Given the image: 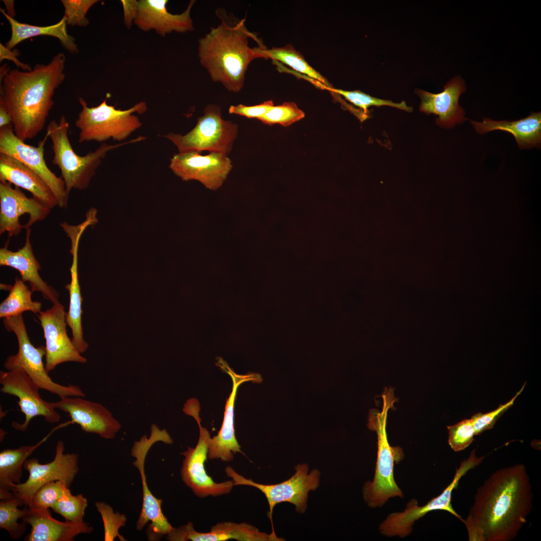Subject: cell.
<instances>
[{"label":"cell","instance_id":"cell-1","mask_svg":"<svg viewBox=\"0 0 541 541\" xmlns=\"http://www.w3.org/2000/svg\"><path fill=\"white\" fill-rule=\"evenodd\" d=\"M530 478L522 463L494 472L480 486L466 519L469 540L510 541L532 508Z\"/></svg>","mask_w":541,"mask_h":541},{"label":"cell","instance_id":"cell-2","mask_svg":"<svg viewBox=\"0 0 541 541\" xmlns=\"http://www.w3.org/2000/svg\"><path fill=\"white\" fill-rule=\"evenodd\" d=\"M66 57L57 54L47 65L30 71H9L1 80L0 104L13 120L16 135L25 142L44 128L54 102L55 91L63 83Z\"/></svg>","mask_w":541,"mask_h":541},{"label":"cell","instance_id":"cell-3","mask_svg":"<svg viewBox=\"0 0 541 541\" xmlns=\"http://www.w3.org/2000/svg\"><path fill=\"white\" fill-rule=\"evenodd\" d=\"M245 22L243 19L231 24L222 21L198 41L200 64L213 81L221 83L233 92H238L243 88L248 66L257 59L254 48L248 45V39H253L259 47H264L248 30Z\"/></svg>","mask_w":541,"mask_h":541},{"label":"cell","instance_id":"cell-4","mask_svg":"<svg viewBox=\"0 0 541 541\" xmlns=\"http://www.w3.org/2000/svg\"><path fill=\"white\" fill-rule=\"evenodd\" d=\"M381 396L383 405L381 411L376 409L370 410L368 428L376 432L377 435V457L373 481L366 482L362 492L364 499L372 508L381 507L391 497H403V493L396 484L394 476L395 463L404 457L402 448L391 446L388 440L386 424L388 413L394 408L398 400L391 387H385Z\"/></svg>","mask_w":541,"mask_h":541},{"label":"cell","instance_id":"cell-5","mask_svg":"<svg viewBox=\"0 0 541 541\" xmlns=\"http://www.w3.org/2000/svg\"><path fill=\"white\" fill-rule=\"evenodd\" d=\"M69 129V122L63 115L59 121L52 120L49 123L46 132L52 141V163L60 169L69 196L72 189L82 190L87 188L97 169L109 152L146 139L145 137L138 136L116 144L102 143L94 151L80 156L72 147L68 136Z\"/></svg>","mask_w":541,"mask_h":541},{"label":"cell","instance_id":"cell-6","mask_svg":"<svg viewBox=\"0 0 541 541\" xmlns=\"http://www.w3.org/2000/svg\"><path fill=\"white\" fill-rule=\"evenodd\" d=\"M108 94L96 107H89L82 97L79 98L81 110L75 125L79 130L80 143L95 141L104 142L109 139L122 141L142 126L135 113L141 114L147 110L145 102H140L126 110L116 109L107 104Z\"/></svg>","mask_w":541,"mask_h":541},{"label":"cell","instance_id":"cell-7","mask_svg":"<svg viewBox=\"0 0 541 541\" xmlns=\"http://www.w3.org/2000/svg\"><path fill=\"white\" fill-rule=\"evenodd\" d=\"M6 329L13 332L18 343V351L9 356L4 364L6 370L20 368L23 370L40 389L56 394L60 398L66 397H85L82 389L76 385L65 386L52 380L48 374L43 359L46 354L45 346L35 347L28 335L22 314L4 318Z\"/></svg>","mask_w":541,"mask_h":541},{"label":"cell","instance_id":"cell-8","mask_svg":"<svg viewBox=\"0 0 541 541\" xmlns=\"http://www.w3.org/2000/svg\"><path fill=\"white\" fill-rule=\"evenodd\" d=\"M237 129L236 124L222 118L219 106L210 105L188 133L184 135L169 133L163 136L177 147L179 153L208 151L227 155L236 137Z\"/></svg>","mask_w":541,"mask_h":541},{"label":"cell","instance_id":"cell-9","mask_svg":"<svg viewBox=\"0 0 541 541\" xmlns=\"http://www.w3.org/2000/svg\"><path fill=\"white\" fill-rule=\"evenodd\" d=\"M200 409L199 403L194 398L188 399L183 408V411L186 414L193 417L196 420L199 435L195 447H188L187 450L182 453L184 459L181 476L185 484L198 497L203 498L209 495L216 496L227 494L234 486L233 480L216 483L208 475L205 469L211 438L208 430L201 425Z\"/></svg>","mask_w":541,"mask_h":541},{"label":"cell","instance_id":"cell-10","mask_svg":"<svg viewBox=\"0 0 541 541\" xmlns=\"http://www.w3.org/2000/svg\"><path fill=\"white\" fill-rule=\"evenodd\" d=\"M295 473L289 479L277 484H263L247 479L237 473L230 466H227L225 472L232 478L234 485L253 486L265 495L269 505L267 515L272 524L273 532H275L273 524V512L275 506L282 502L294 504L297 512L304 513L307 508L309 492L319 487L321 473L315 469L309 472L307 464H299L295 467Z\"/></svg>","mask_w":541,"mask_h":541},{"label":"cell","instance_id":"cell-11","mask_svg":"<svg viewBox=\"0 0 541 541\" xmlns=\"http://www.w3.org/2000/svg\"><path fill=\"white\" fill-rule=\"evenodd\" d=\"M159 441L168 444L173 443L172 439L165 429H160L156 425L153 424L150 436L147 437L144 435L139 441H135L131 451V455L136 458L133 464L139 470L143 489L142 506L136 528L141 530L150 522L147 531L149 540H158L163 535H167L173 528L162 511V500L156 498L151 493L145 474L144 464L147 454L152 446Z\"/></svg>","mask_w":541,"mask_h":541},{"label":"cell","instance_id":"cell-12","mask_svg":"<svg viewBox=\"0 0 541 541\" xmlns=\"http://www.w3.org/2000/svg\"><path fill=\"white\" fill-rule=\"evenodd\" d=\"M63 441L59 440L56 446L54 459L46 464H41L35 458L27 459L24 468L29 472L28 479L23 483L14 484L11 489L16 496L22 499L25 505L30 506L35 493L44 484L61 480L70 488L79 471L77 453H65Z\"/></svg>","mask_w":541,"mask_h":541},{"label":"cell","instance_id":"cell-13","mask_svg":"<svg viewBox=\"0 0 541 541\" xmlns=\"http://www.w3.org/2000/svg\"><path fill=\"white\" fill-rule=\"evenodd\" d=\"M0 383L2 392L18 397L20 410L25 415L23 423H12V427L16 430L26 431L32 419L38 416H43L50 423L59 422L61 416L53 402L41 398L39 392L40 388L23 370L16 368L1 371Z\"/></svg>","mask_w":541,"mask_h":541},{"label":"cell","instance_id":"cell-14","mask_svg":"<svg viewBox=\"0 0 541 541\" xmlns=\"http://www.w3.org/2000/svg\"><path fill=\"white\" fill-rule=\"evenodd\" d=\"M46 133L38 146L28 145L15 134L13 124L0 128V153L15 158L39 175L47 184L60 208H67L69 195L62 177H58L48 167L44 158Z\"/></svg>","mask_w":541,"mask_h":541},{"label":"cell","instance_id":"cell-15","mask_svg":"<svg viewBox=\"0 0 541 541\" xmlns=\"http://www.w3.org/2000/svg\"><path fill=\"white\" fill-rule=\"evenodd\" d=\"M51 209L33 197H27L20 188L0 182L1 235L7 232L9 237L18 235L23 228L44 220Z\"/></svg>","mask_w":541,"mask_h":541},{"label":"cell","instance_id":"cell-16","mask_svg":"<svg viewBox=\"0 0 541 541\" xmlns=\"http://www.w3.org/2000/svg\"><path fill=\"white\" fill-rule=\"evenodd\" d=\"M232 165L227 155L210 152L179 153L170 159L169 168L183 181L195 180L210 190H216L226 179Z\"/></svg>","mask_w":541,"mask_h":541},{"label":"cell","instance_id":"cell-17","mask_svg":"<svg viewBox=\"0 0 541 541\" xmlns=\"http://www.w3.org/2000/svg\"><path fill=\"white\" fill-rule=\"evenodd\" d=\"M66 313L64 307L59 302L38 315L46 341L45 367L48 372L63 363L87 362L68 335Z\"/></svg>","mask_w":541,"mask_h":541},{"label":"cell","instance_id":"cell-18","mask_svg":"<svg viewBox=\"0 0 541 541\" xmlns=\"http://www.w3.org/2000/svg\"><path fill=\"white\" fill-rule=\"evenodd\" d=\"M53 404L68 414L71 422L78 424L83 431L98 434L105 439L114 438L121 427L106 407L84 397H63Z\"/></svg>","mask_w":541,"mask_h":541},{"label":"cell","instance_id":"cell-19","mask_svg":"<svg viewBox=\"0 0 541 541\" xmlns=\"http://www.w3.org/2000/svg\"><path fill=\"white\" fill-rule=\"evenodd\" d=\"M461 478V474L455 473L452 481L441 493L425 505L419 506L417 500L412 499L407 504L404 511L390 514L379 526L381 533L387 536L405 537L411 532L416 520L434 510L447 511L462 521V517L453 509L451 504L452 491L458 487Z\"/></svg>","mask_w":541,"mask_h":541},{"label":"cell","instance_id":"cell-20","mask_svg":"<svg viewBox=\"0 0 541 541\" xmlns=\"http://www.w3.org/2000/svg\"><path fill=\"white\" fill-rule=\"evenodd\" d=\"M219 367L230 376L232 388L226 401L221 428L217 434L210 439L207 457L209 459H220L227 462L233 459L234 454L243 453L235 437L234 428V406L237 389L245 382L260 383L262 378L259 374L255 373L239 375L224 362L219 361Z\"/></svg>","mask_w":541,"mask_h":541},{"label":"cell","instance_id":"cell-21","mask_svg":"<svg viewBox=\"0 0 541 541\" xmlns=\"http://www.w3.org/2000/svg\"><path fill=\"white\" fill-rule=\"evenodd\" d=\"M166 0H139L136 1V11L133 23L145 32L154 30L164 37L172 32L186 33L193 30L190 16L195 3L191 1L186 10L180 14L169 13Z\"/></svg>","mask_w":541,"mask_h":541},{"label":"cell","instance_id":"cell-22","mask_svg":"<svg viewBox=\"0 0 541 541\" xmlns=\"http://www.w3.org/2000/svg\"><path fill=\"white\" fill-rule=\"evenodd\" d=\"M465 91L463 80L457 76L448 81L439 93L420 89H417L415 93L421 99L419 110L427 115L437 116L436 123L440 127L449 128L467 119L464 109L458 104L460 95Z\"/></svg>","mask_w":541,"mask_h":541},{"label":"cell","instance_id":"cell-23","mask_svg":"<svg viewBox=\"0 0 541 541\" xmlns=\"http://www.w3.org/2000/svg\"><path fill=\"white\" fill-rule=\"evenodd\" d=\"M170 541H225L235 539L239 541H282L276 533L267 534L261 532L250 524L245 522H224L218 523L208 532L196 531L192 522L174 528L167 535Z\"/></svg>","mask_w":541,"mask_h":541},{"label":"cell","instance_id":"cell-24","mask_svg":"<svg viewBox=\"0 0 541 541\" xmlns=\"http://www.w3.org/2000/svg\"><path fill=\"white\" fill-rule=\"evenodd\" d=\"M24 245L13 251L7 247L0 249V265L12 267L19 271L21 280L28 282L34 292H40L44 299L53 304L59 303V295L41 278L39 270L41 265L36 259L31 242V228L26 229Z\"/></svg>","mask_w":541,"mask_h":541},{"label":"cell","instance_id":"cell-25","mask_svg":"<svg viewBox=\"0 0 541 541\" xmlns=\"http://www.w3.org/2000/svg\"><path fill=\"white\" fill-rule=\"evenodd\" d=\"M22 521L31 526L27 541H72L81 533H90L93 528L85 522L60 521L54 518L48 509L28 507Z\"/></svg>","mask_w":541,"mask_h":541},{"label":"cell","instance_id":"cell-26","mask_svg":"<svg viewBox=\"0 0 541 541\" xmlns=\"http://www.w3.org/2000/svg\"><path fill=\"white\" fill-rule=\"evenodd\" d=\"M83 232L82 228L71 227L66 232L71 240L70 252L72 255V262L70 268L71 282L65 286L69 293V306L68 311L66 313V322L72 330V342L81 354L85 352L89 346L83 336L82 325L83 298L78 273L79 243Z\"/></svg>","mask_w":541,"mask_h":541},{"label":"cell","instance_id":"cell-27","mask_svg":"<svg viewBox=\"0 0 541 541\" xmlns=\"http://www.w3.org/2000/svg\"><path fill=\"white\" fill-rule=\"evenodd\" d=\"M0 181L26 190L50 209L58 206L52 190L39 175L15 158L3 153H0Z\"/></svg>","mask_w":541,"mask_h":541},{"label":"cell","instance_id":"cell-28","mask_svg":"<svg viewBox=\"0 0 541 541\" xmlns=\"http://www.w3.org/2000/svg\"><path fill=\"white\" fill-rule=\"evenodd\" d=\"M476 131L484 134L494 130L509 132L514 137L518 147H538L541 142V112H531L527 117L516 121H494L484 118L482 122L471 121Z\"/></svg>","mask_w":541,"mask_h":541},{"label":"cell","instance_id":"cell-29","mask_svg":"<svg viewBox=\"0 0 541 541\" xmlns=\"http://www.w3.org/2000/svg\"><path fill=\"white\" fill-rule=\"evenodd\" d=\"M0 11L11 26V36L5 45L8 49L11 50L17 45L29 38L39 36H49L58 39L62 46L72 54L78 53L79 50L74 38L69 35L67 32V24L64 17L54 25L37 26L21 23L9 16L4 9L1 8Z\"/></svg>","mask_w":541,"mask_h":541},{"label":"cell","instance_id":"cell-30","mask_svg":"<svg viewBox=\"0 0 541 541\" xmlns=\"http://www.w3.org/2000/svg\"><path fill=\"white\" fill-rule=\"evenodd\" d=\"M49 435L35 445L22 446L13 449H6L1 452L0 491H11L12 485L21 483L25 461Z\"/></svg>","mask_w":541,"mask_h":541},{"label":"cell","instance_id":"cell-31","mask_svg":"<svg viewBox=\"0 0 541 541\" xmlns=\"http://www.w3.org/2000/svg\"><path fill=\"white\" fill-rule=\"evenodd\" d=\"M257 58L271 59L282 62L295 70L316 79L327 87H331L328 81L320 73L313 68L306 61L303 56L291 45L282 47H273L268 49L254 48Z\"/></svg>","mask_w":541,"mask_h":541},{"label":"cell","instance_id":"cell-32","mask_svg":"<svg viewBox=\"0 0 541 541\" xmlns=\"http://www.w3.org/2000/svg\"><path fill=\"white\" fill-rule=\"evenodd\" d=\"M33 292L21 279L16 277L8 297L0 304V318H7L31 311L41 312L42 304L32 299Z\"/></svg>","mask_w":541,"mask_h":541},{"label":"cell","instance_id":"cell-33","mask_svg":"<svg viewBox=\"0 0 541 541\" xmlns=\"http://www.w3.org/2000/svg\"><path fill=\"white\" fill-rule=\"evenodd\" d=\"M23 505H25L24 500L13 493L1 499L0 528L6 530L14 539L20 538L27 529V523L23 521L22 523L18 522L27 512L26 505L22 510L19 508Z\"/></svg>","mask_w":541,"mask_h":541},{"label":"cell","instance_id":"cell-34","mask_svg":"<svg viewBox=\"0 0 541 541\" xmlns=\"http://www.w3.org/2000/svg\"><path fill=\"white\" fill-rule=\"evenodd\" d=\"M88 500L82 494L73 495L66 487L52 509L63 516L65 521L74 523L84 522Z\"/></svg>","mask_w":541,"mask_h":541},{"label":"cell","instance_id":"cell-35","mask_svg":"<svg viewBox=\"0 0 541 541\" xmlns=\"http://www.w3.org/2000/svg\"><path fill=\"white\" fill-rule=\"evenodd\" d=\"M322 87L331 92L341 95L355 106L362 109L366 116L367 115V113L368 112V108L371 106H388L409 112H412L413 110L412 108L407 106L404 101L399 103H394L390 100L373 97L359 90L345 91L333 88L331 87H327L325 85L323 86Z\"/></svg>","mask_w":541,"mask_h":541},{"label":"cell","instance_id":"cell-36","mask_svg":"<svg viewBox=\"0 0 541 541\" xmlns=\"http://www.w3.org/2000/svg\"><path fill=\"white\" fill-rule=\"evenodd\" d=\"M304 116V113L295 103L285 102L280 105H274L258 120L269 125L279 124L287 126Z\"/></svg>","mask_w":541,"mask_h":541},{"label":"cell","instance_id":"cell-37","mask_svg":"<svg viewBox=\"0 0 541 541\" xmlns=\"http://www.w3.org/2000/svg\"><path fill=\"white\" fill-rule=\"evenodd\" d=\"M95 506L103 522L104 540L113 541L118 537L120 540H126L119 533V528L125 525L127 521L125 515L118 512H114L112 507L104 502H97Z\"/></svg>","mask_w":541,"mask_h":541},{"label":"cell","instance_id":"cell-38","mask_svg":"<svg viewBox=\"0 0 541 541\" xmlns=\"http://www.w3.org/2000/svg\"><path fill=\"white\" fill-rule=\"evenodd\" d=\"M448 444L455 452L464 450L474 441L475 430L471 419H464L447 426Z\"/></svg>","mask_w":541,"mask_h":541},{"label":"cell","instance_id":"cell-39","mask_svg":"<svg viewBox=\"0 0 541 541\" xmlns=\"http://www.w3.org/2000/svg\"><path fill=\"white\" fill-rule=\"evenodd\" d=\"M67 486L66 483L61 480L54 481L44 484L35 493L31 505L29 507L52 508Z\"/></svg>","mask_w":541,"mask_h":541},{"label":"cell","instance_id":"cell-40","mask_svg":"<svg viewBox=\"0 0 541 541\" xmlns=\"http://www.w3.org/2000/svg\"><path fill=\"white\" fill-rule=\"evenodd\" d=\"M65 12L63 17L67 25L86 27L89 22L86 18L89 10L99 1L97 0H62Z\"/></svg>","mask_w":541,"mask_h":541},{"label":"cell","instance_id":"cell-41","mask_svg":"<svg viewBox=\"0 0 541 541\" xmlns=\"http://www.w3.org/2000/svg\"><path fill=\"white\" fill-rule=\"evenodd\" d=\"M525 383V382L522 388L516 393L515 395L505 404L499 405L496 409L492 411L486 413H478L475 414L470 418L475 430V435H479L483 432L493 427L499 418L513 404L516 397L522 391Z\"/></svg>","mask_w":541,"mask_h":541},{"label":"cell","instance_id":"cell-42","mask_svg":"<svg viewBox=\"0 0 541 541\" xmlns=\"http://www.w3.org/2000/svg\"><path fill=\"white\" fill-rule=\"evenodd\" d=\"M274 105L272 100H268L261 104L253 106H246L242 104L232 105L229 107L228 112L229 114H236L248 118L258 119Z\"/></svg>","mask_w":541,"mask_h":541},{"label":"cell","instance_id":"cell-43","mask_svg":"<svg viewBox=\"0 0 541 541\" xmlns=\"http://www.w3.org/2000/svg\"><path fill=\"white\" fill-rule=\"evenodd\" d=\"M17 54L7 48L2 43L0 44V62L4 59L12 60L18 68H21L24 71H31L32 69L30 65L22 63L17 58L16 56L18 55H16Z\"/></svg>","mask_w":541,"mask_h":541},{"label":"cell","instance_id":"cell-44","mask_svg":"<svg viewBox=\"0 0 541 541\" xmlns=\"http://www.w3.org/2000/svg\"><path fill=\"white\" fill-rule=\"evenodd\" d=\"M137 1H121L123 8L124 22L130 28L133 23L136 11Z\"/></svg>","mask_w":541,"mask_h":541},{"label":"cell","instance_id":"cell-45","mask_svg":"<svg viewBox=\"0 0 541 541\" xmlns=\"http://www.w3.org/2000/svg\"><path fill=\"white\" fill-rule=\"evenodd\" d=\"M13 124V120L11 116L5 107L0 104V128Z\"/></svg>","mask_w":541,"mask_h":541},{"label":"cell","instance_id":"cell-46","mask_svg":"<svg viewBox=\"0 0 541 541\" xmlns=\"http://www.w3.org/2000/svg\"><path fill=\"white\" fill-rule=\"evenodd\" d=\"M3 2L6 5L7 8V14L12 17L15 16V10L14 7V1H3Z\"/></svg>","mask_w":541,"mask_h":541},{"label":"cell","instance_id":"cell-47","mask_svg":"<svg viewBox=\"0 0 541 541\" xmlns=\"http://www.w3.org/2000/svg\"><path fill=\"white\" fill-rule=\"evenodd\" d=\"M12 287V286H10V285H5V284H1V289H2V290H6L10 291L11 290Z\"/></svg>","mask_w":541,"mask_h":541}]
</instances>
